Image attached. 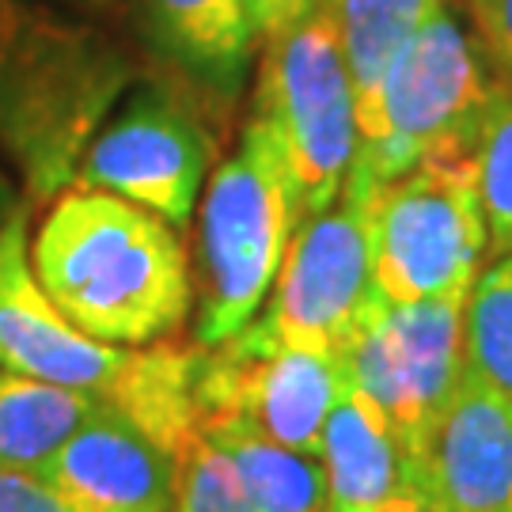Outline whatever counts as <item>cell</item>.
Masks as SVG:
<instances>
[{
  "mask_svg": "<svg viewBox=\"0 0 512 512\" xmlns=\"http://www.w3.org/2000/svg\"><path fill=\"white\" fill-rule=\"evenodd\" d=\"M31 266L65 319L107 346H152L194 304L179 228L107 190H61L38 220Z\"/></svg>",
  "mask_w": 512,
  "mask_h": 512,
  "instance_id": "6da1fadb",
  "label": "cell"
},
{
  "mask_svg": "<svg viewBox=\"0 0 512 512\" xmlns=\"http://www.w3.org/2000/svg\"><path fill=\"white\" fill-rule=\"evenodd\" d=\"M137 80V57L99 19L46 0H0V152L27 202L69 190L84 148Z\"/></svg>",
  "mask_w": 512,
  "mask_h": 512,
  "instance_id": "7a4b0ae2",
  "label": "cell"
},
{
  "mask_svg": "<svg viewBox=\"0 0 512 512\" xmlns=\"http://www.w3.org/2000/svg\"><path fill=\"white\" fill-rule=\"evenodd\" d=\"M31 202H23L0 228V368L50 384L92 391L141 433L183 459L202 433V410L194 399V349L152 342L148 349H122L95 342L76 330L31 266Z\"/></svg>",
  "mask_w": 512,
  "mask_h": 512,
  "instance_id": "3957f363",
  "label": "cell"
},
{
  "mask_svg": "<svg viewBox=\"0 0 512 512\" xmlns=\"http://www.w3.org/2000/svg\"><path fill=\"white\" fill-rule=\"evenodd\" d=\"M300 224L304 205L293 167L274 129L255 114L236 152L217 164L198 213V262L190 270L198 346L213 349L236 338L262 311Z\"/></svg>",
  "mask_w": 512,
  "mask_h": 512,
  "instance_id": "277c9868",
  "label": "cell"
},
{
  "mask_svg": "<svg viewBox=\"0 0 512 512\" xmlns=\"http://www.w3.org/2000/svg\"><path fill=\"white\" fill-rule=\"evenodd\" d=\"M490 88L494 76L486 73L478 46L459 19L440 8L391 57L349 171L380 186L425 160L475 156Z\"/></svg>",
  "mask_w": 512,
  "mask_h": 512,
  "instance_id": "5b68a950",
  "label": "cell"
},
{
  "mask_svg": "<svg viewBox=\"0 0 512 512\" xmlns=\"http://www.w3.org/2000/svg\"><path fill=\"white\" fill-rule=\"evenodd\" d=\"M346 183L357 186L365 205L368 274L376 293L395 304L471 293L478 266L490 255L475 156L425 160L380 186L349 171Z\"/></svg>",
  "mask_w": 512,
  "mask_h": 512,
  "instance_id": "8992f818",
  "label": "cell"
},
{
  "mask_svg": "<svg viewBox=\"0 0 512 512\" xmlns=\"http://www.w3.org/2000/svg\"><path fill=\"white\" fill-rule=\"evenodd\" d=\"M258 118L293 167L304 220L338 202L357 148V103L334 23L311 4L304 19L266 38L258 65Z\"/></svg>",
  "mask_w": 512,
  "mask_h": 512,
  "instance_id": "52a82bcc",
  "label": "cell"
},
{
  "mask_svg": "<svg viewBox=\"0 0 512 512\" xmlns=\"http://www.w3.org/2000/svg\"><path fill=\"white\" fill-rule=\"evenodd\" d=\"M463 304L467 296L395 304L376 293L338 349L349 387L384 410L418 459L463 376Z\"/></svg>",
  "mask_w": 512,
  "mask_h": 512,
  "instance_id": "ba28073f",
  "label": "cell"
},
{
  "mask_svg": "<svg viewBox=\"0 0 512 512\" xmlns=\"http://www.w3.org/2000/svg\"><path fill=\"white\" fill-rule=\"evenodd\" d=\"M213 160L217 141L202 110H194L179 88L145 84L126 92L118 110L99 126L80 156L73 186L118 194L167 224L186 228Z\"/></svg>",
  "mask_w": 512,
  "mask_h": 512,
  "instance_id": "9c48e42d",
  "label": "cell"
},
{
  "mask_svg": "<svg viewBox=\"0 0 512 512\" xmlns=\"http://www.w3.org/2000/svg\"><path fill=\"white\" fill-rule=\"evenodd\" d=\"M372 296L365 205L346 183L338 202L296 228L258 319L239 334L255 346L338 357Z\"/></svg>",
  "mask_w": 512,
  "mask_h": 512,
  "instance_id": "30bf717a",
  "label": "cell"
},
{
  "mask_svg": "<svg viewBox=\"0 0 512 512\" xmlns=\"http://www.w3.org/2000/svg\"><path fill=\"white\" fill-rule=\"evenodd\" d=\"M342 387L346 372L330 353L255 346L243 334L213 349L198 346L194 399L202 421L236 414L304 456L319 459L323 429Z\"/></svg>",
  "mask_w": 512,
  "mask_h": 512,
  "instance_id": "8fae6325",
  "label": "cell"
},
{
  "mask_svg": "<svg viewBox=\"0 0 512 512\" xmlns=\"http://www.w3.org/2000/svg\"><path fill=\"white\" fill-rule=\"evenodd\" d=\"M42 478L69 512H175L179 497V459L114 406L65 440Z\"/></svg>",
  "mask_w": 512,
  "mask_h": 512,
  "instance_id": "7c38bea8",
  "label": "cell"
},
{
  "mask_svg": "<svg viewBox=\"0 0 512 512\" xmlns=\"http://www.w3.org/2000/svg\"><path fill=\"white\" fill-rule=\"evenodd\" d=\"M425 467L448 512H512V406L467 365L440 410Z\"/></svg>",
  "mask_w": 512,
  "mask_h": 512,
  "instance_id": "4fadbf2b",
  "label": "cell"
},
{
  "mask_svg": "<svg viewBox=\"0 0 512 512\" xmlns=\"http://www.w3.org/2000/svg\"><path fill=\"white\" fill-rule=\"evenodd\" d=\"M137 23L167 69L209 99H236L255 65L247 0H137Z\"/></svg>",
  "mask_w": 512,
  "mask_h": 512,
  "instance_id": "5bb4252c",
  "label": "cell"
},
{
  "mask_svg": "<svg viewBox=\"0 0 512 512\" xmlns=\"http://www.w3.org/2000/svg\"><path fill=\"white\" fill-rule=\"evenodd\" d=\"M319 463L327 512H376L425 459L410 456L384 410L346 380L323 429Z\"/></svg>",
  "mask_w": 512,
  "mask_h": 512,
  "instance_id": "9a60e30c",
  "label": "cell"
},
{
  "mask_svg": "<svg viewBox=\"0 0 512 512\" xmlns=\"http://www.w3.org/2000/svg\"><path fill=\"white\" fill-rule=\"evenodd\" d=\"M202 437L232 463L258 512H327V478L315 456L277 444L236 414L205 418Z\"/></svg>",
  "mask_w": 512,
  "mask_h": 512,
  "instance_id": "2e32d148",
  "label": "cell"
},
{
  "mask_svg": "<svg viewBox=\"0 0 512 512\" xmlns=\"http://www.w3.org/2000/svg\"><path fill=\"white\" fill-rule=\"evenodd\" d=\"M103 406L107 403L92 391L0 368V467L42 475L65 440L80 433Z\"/></svg>",
  "mask_w": 512,
  "mask_h": 512,
  "instance_id": "e0dca14e",
  "label": "cell"
},
{
  "mask_svg": "<svg viewBox=\"0 0 512 512\" xmlns=\"http://www.w3.org/2000/svg\"><path fill=\"white\" fill-rule=\"evenodd\" d=\"M334 23L357 103V133L372 118L380 80L403 42L444 8V0H319Z\"/></svg>",
  "mask_w": 512,
  "mask_h": 512,
  "instance_id": "ac0fdd59",
  "label": "cell"
},
{
  "mask_svg": "<svg viewBox=\"0 0 512 512\" xmlns=\"http://www.w3.org/2000/svg\"><path fill=\"white\" fill-rule=\"evenodd\" d=\"M463 365L512 406V255L478 270L463 304Z\"/></svg>",
  "mask_w": 512,
  "mask_h": 512,
  "instance_id": "d6986e66",
  "label": "cell"
},
{
  "mask_svg": "<svg viewBox=\"0 0 512 512\" xmlns=\"http://www.w3.org/2000/svg\"><path fill=\"white\" fill-rule=\"evenodd\" d=\"M478 202L486 217L490 258L512 255V84L494 80L475 141Z\"/></svg>",
  "mask_w": 512,
  "mask_h": 512,
  "instance_id": "ffe728a7",
  "label": "cell"
},
{
  "mask_svg": "<svg viewBox=\"0 0 512 512\" xmlns=\"http://www.w3.org/2000/svg\"><path fill=\"white\" fill-rule=\"evenodd\" d=\"M175 512H258L232 463L198 433L179 459Z\"/></svg>",
  "mask_w": 512,
  "mask_h": 512,
  "instance_id": "44dd1931",
  "label": "cell"
},
{
  "mask_svg": "<svg viewBox=\"0 0 512 512\" xmlns=\"http://www.w3.org/2000/svg\"><path fill=\"white\" fill-rule=\"evenodd\" d=\"M0 512H69V505L42 475L0 467Z\"/></svg>",
  "mask_w": 512,
  "mask_h": 512,
  "instance_id": "7402d4cb",
  "label": "cell"
},
{
  "mask_svg": "<svg viewBox=\"0 0 512 512\" xmlns=\"http://www.w3.org/2000/svg\"><path fill=\"white\" fill-rule=\"evenodd\" d=\"M486 54L512 69V0H463Z\"/></svg>",
  "mask_w": 512,
  "mask_h": 512,
  "instance_id": "603a6c76",
  "label": "cell"
},
{
  "mask_svg": "<svg viewBox=\"0 0 512 512\" xmlns=\"http://www.w3.org/2000/svg\"><path fill=\"white\" fill-rule=\"evenodd\" d=\"M376 512H448V505L437 497L433 482H429V467L421 463L418 471L406 478L403 486L387 497Z\"/></svg>",
  "mask_w": 512,
  "mask_h": 512,
  "instance_id": "cb8c5ba5",
  "label": "cell"
},
{
  "mask_svg": "<svg viewBox=\"0 0 512 512\" xmlns=\"http://www.w3.org/2000/svg\"><path fill=\"white\" fill-rule=\"evenodd\" d=\"M315 0H247L251 19L258 27V38H274L285 27H293L296 19H304L311 12Z\"/></svg>",
  "mask_w": 512,
  "mask_h": 512,
  "instance_id": "d4e9b609",
  "label": "cell"
},
{
  "mask_svg": "<svg viewBox=\"0 0 512 512\" xmlns=\"http://www.w3.org/2000/svg\"><path fill=\"white\" fill-rule=\"evenodd\" d=\"M69 8H80L92 19H118L126 12V0H65Z\"/></svg>",
  "mask_w": 512,
  "mask_h": 512,
  "instance_id": "484cf974",
  "label": "cell"
},
{
  "mask_svg": "<svg viewBox=\"0 0 512 512\" xmlns=\"http://www.w3.org/2000/svg\"><path fill=\"white\" fill-rule=\"evenodd\" d=\"M23 202H27V198H19V194H16V183H12V179L0 171V228H4V220L12 217Z\"/></svg>",
  "mask_w": 512,
  "mask_h": 512,
  "instance_id": "4316f807",
  "label": "cell"
},
{
  "mask_svg": "<svg viewBox=\"0 0 512 512\" xmlns=\"http://www.w3.org/2000/svg\"><path fill=\"white\" fill-rule=\"evenodd\" d=\"M456 4H463V0H456Z\"/></svg>",
  "mask_w": 512,
  "mask_h": 512,
  "instance_id": "83f0119b",
  "label": "cell"
}]
</instances>
